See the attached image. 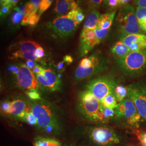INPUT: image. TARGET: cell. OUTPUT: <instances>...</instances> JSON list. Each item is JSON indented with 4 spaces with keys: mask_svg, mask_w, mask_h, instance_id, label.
I'll return each mask as SVG.
<instances>
[{
    "mask_svg": "<svg viewBox=\"0 0 146 146\" xmlns=\"http://www.w3.org/2000/svg\"><path fill=\"white\" fill-rule=\"evenodd\" d=\"M20 70L16 75V81L18 86L27 91L35 90L38 91L41 85L39 84L36 75L31 69L27 67L25 64H19Z\"/></svg>",
    "mask_w": 146,
    "mask_h": 146,
    "instance_id": "cell-11",
    "label": "cell"
},
{
    "mask_svg": "<svg viewBox=\"0 0 146 146\" xmlns=\"http://www.w3.org/2000/svg\"><path fill=\"white\" fill-rule=\"evenodd\" d=\"M78 7L74 0H56L54 11L58 15H66Z\"/></svg>",
    "mask_w": 146,
    "mask_h": 146,
    "instance_id": "cell-17",
    "label": "cell"
},
{
    "mask_svg": "<svg viewBox=\"0 0 146 146\" xmlns=\"http://www.w3.org/2000/svg\"><path fill=\"white\" fill-rule=\"evenodd\" d=\"M89 137L95 143L102 146L118 144L120 140L115 131L107 127H95L89 131Z\"/></svg>",
    "mask_w": 146,
    "mask_h": 146,
    "instance_id": "cell-9",
    "label": "cell"
},
{
    "mask_svg": "<svg viewBox=\"0 0 146 146\" xmlns=\"http://www.w3.org/2000/svg\"><path fill=\"white\" fill-rule=\"evenodd\" d=\"M107 68V61L104 58L94 54L80 61L76 69L74 78L76 81H82L104 71Z\"/></svg>",
    "mask_w": 146,
    "mask_h": 146,
    "instance_id": "cell-3",
    "label": "cell"
},
{
    "mask_svg": "<svg viewBox=\"0 0 146 146\" xmlns=\"http://www.w3.org/2000/svg\"><path fill=\"white\" fill-rule=\"evenodd\" d=\"M101 102L105 107L111 110L116 109L118 106V102L116 100L114 93L107 95L101 101Z\"/></svg>",
    "mask_w": 146,
    "mask_h": 146,
    "instance_id": "cell-24",
    "label": "cell"
},
{
    "mask_svg": "<svg viewBox=\"0 0 146 146\" xmlns=\"http://www.w3.org/2000/svg\"><path fill=\"white\" fill-rule=\"evenodd\" d=\"M102 107L101 101L87 89L79 93L78 99V111L87 120L99 121Z\"/></svg>",
    "mask_w": 146,
    "mask_h": 146,
    "instance_id": "cell-4",
    "label": "cell"
},
{
    "mask_svg": "<svg viewBox=\"0 0 146 146\" xmlns=\"http://www.w3.org/2000/svg\"><path fill=\"white\" fill-rule=\"evenodd\" d=\"M9 70L11 71V73L14 75H17L20 70L19 66H15V65H11L9 68Z\"/></svg>",
    "mask_w": 146,
    "mask_h": 146,
    "instance_id": "cell-41",
    "label": "cell"
},
{
    "mask_svg": "<svg viewBox=\"0 0 146 146\" xmlns=\"http://www.w3.org/2000/svg\"><path fill=\"white\" fill-rule=\"evenodd\" d=\"M31 111V107L29 102L28 104L26 100L19 98L11 102L9 115L15 120L25 122L27 114Z\"/></svg>",
    "mask_w": 146,
    "mask_h": 146,
    "instance_id": "cell-15",
    "label": "cell"
},
{
    "mask_svg": "<svg viewBox=\"0 0 146 146\" xmlns=\"http://www.w3.org/2000/svg\"><path fill=\"white\" fill-rule=\"evenodd\" d=\"M41 0H30L25 5V15L28 17L33 13L38 12Z\"/></svg>",
    "mask_w": 146,
    "mask_h": 146,
    "instance_id": "cell-25",
    "label": "cell"
},
{
    "mask_svg": "<svg viewBox=\"0 0 146 146\" xmlns=\"http://www.w3.org/2000/svg\"><path fill=\"white\" fill-rule=\"evenodd\" d=\"M63 61L66 63V64L69 65L73 62V59L70 55H66L63 58Z\"/></svg>",
    "mask_w": 146,
    "mask_h": 146,
    "instance_id": "cell-45",
    "label": "cell"
},
{
    "mask_svg": "<svg viewBox=\"0 0 146 146\" xmlns=\"http://www.w3.org/2000/svg\"><path fill=\"white\" fill-rule=\"evenodd\" d=\"M104 0H84L86 4L90 11L97 9Z\"/></svg>",
    "mask_w": 146,
    "mask_h": 146,
    "instance_id": "cell-32",
    "label": "cell"
},
{
    "mask_svg": "<svg viewBox=\"0 0 146 146\" xmlns=\"http://www.w3.org/2000/svg\"><path fill=\"white\" fill-rule=\"evenodd\" d=\"M117 62L120 68L128 74L141 73L146 68V50L131 52L117 58Z\"/></svg>",
    "mask_w": 146,
    "mask_h": 146,
    "instance_id": "cell-5",
    "label": "cell"
},
{
    "mask_svg": "<svg viewBox=\"0 0 146 146\" xmlns=\"http://www.w3.org/2000/svg\"><path fill=\"white\" fill-rule=\"evenodd\" d=\"M12 2L13 0H1V5L2 7L5 5H12Z\"/></svg>",
    "mask_w": 146,
    "mask_h": 146,
    "instance_id": "cell-46",
    "label": "cell"
},
{
    "mask_svg": "<svg viewBox=\"0 0 146 146\" xmlns=\"http://www.w3.org/2000/svg\"><path fill=\"white\" fill-rule=\"evenodd\" d=\"M100 43L95 30L82 29L80 35L79 52L81 57L86 55L94 47Z\"/></svg>",
    "mask_w": 146,
    "mask_h": 146,
    "instance_id": "cell-13",
    "label": "cell"
},
{
    "mask_svg": "<svg viewBox=\"0 0 146 146\" xmlns=\"http://www.w3.org/2000/svg\"><path fill=\"white\" fill-rule=\"evenodd\" d=\"M19 1H20V0H13V2H12L13 7H15V6L17 5V3L19 2Z\"/></svg>",
    "mask_w": 146,
    "mask_h": 146,
    "instance_id": "cell-47",
    "label": "cell"
},
{
    "mask_svg": "<svg viewBox=\"0 0 146 146\" xmlns=\"http://www.w3.org/2000/svg\"><path fill=\"white\" fill-rule=\"evenodd\" d=\"M115 115V110L105 107L103 106L101 113L100 116L99 121L102 123L108 122Z\"/></svg>",
    "mask_w": 146,
    "mask_h": 146,
    "instance_id": "cell-27",
    "label": "cell"
},
{
    "mask_svg": "<svg viewBox=\"0 0 146 146\" xmlns=\"http://www.w3.org/2000/svg\"><path fill=\"white\" fill-rule=\"evenodd\" d=\"M139 140L140 141L142 146H146V133H137Z\"/></svg>",
    "mask_w": 146,
    "mask_h": 146,
    "instance_id": "cell-39",
    "label": "cell"
},
{
    "mask_svg": "<svg viewBox=\"0 0 146 146\" xmlns=\"http://www.w3.org/2000/svg\"><path fill=\"white\" fill-rule=\"evenodd\" d=\"M52 1L53 0H41L38 11V13L40 15H42V14L50 7Z\"/></svg>",
    "mask_w": 146,
    "mask_h": 146,
    "instance_id": "cell-31",
    "label": "cell"
},
{
    "mask_svg": "<svg viewBox=\"0 0 146 146\" xmlns=\"http://www.w3.org/2000/svg\"><path fill=\"white\" fill-rule=\"evenodd\" d=\"M131 52L129 47L121 40L115 43L111 48V52L117 58L125 56Z\"/></svg>",
    "mask_w": 146,
    "mask_h": 146,
    "instance_id": "cell-20",
    "label": "cell"
},
{
    "mask_svg": "<svg viewBox=\"0 0 146 146\" xmlns=\"http://www.w3.org/2000/svg\"><path fill=\"white\" fill-rule=\"evenodd\" d=\"M134 4L137 7L146 8V0H133Z\"/></svg>",
    "mask_w": 146,
    "mask_h": 146,
    "instance_id": "cell-40",
    "label": "cell"
},
{
    "mask_svg": "<svg viewBox=\"0 0 146 146\" xmlns=\"http://www.w3.org/2000/svg\"><path fill=\"white\" fill-rule=\"evenodd\" d=\"M66 146V145H65V146Z\"/></svg>",
    "mask_w": 146,
    "mask_h": 146,
    "instance_id": "cell-48",
    "label": "cell"
},
{
    "mask_svg": "<svg viewBox=\"0 0 146 146\" xmlns=\"http://www.w3.org/2000/svg\"><path fill=\"white\" fill-rule=\"evenodd\" d=\"M43 69V68L40 65L37 64L36 66L32 70V72L36 75L37 74H38L40 73L42 71Z\"/></svg>",
    "mask_w": 146,
    "mask_h": 146,
    "instance_id": "cell-44",
    "label": "cell"
},
{
    "mask_svg": "<svg viewBox=\"0 0 146 146\" xmlns=\"http://www.w3.org/2000/svg\"><path fill=\"white\" fill-rule=\"evenodd\" d=\"M31 110L37 120V128L47 134L58 135L61 125L56 110L48 101L44 100L31 101Z\"/></svg>",
    "mask_w": 146,
    "mask_h": 146,
    "instance_id": "cell-1",
    "label": "cell"
},
{
    "mask_svg": "<svg viewBox=\"0 0 146 146\" xmlns=\"http://www.w3.org/2000/svg\"><path fill=\"white\" fill-rule=\"evenodd\" d=\"M48 26L55 35L60 38H65L73 35L78 25L67 14L55 19Z\"/></svg>",
    "mask_w": 146,
    "mask_h": 146,
    "instance_id": "cell-8",
    "label": "cell"
},
{
    "mask_svg": "<svg viewBox=\"0 0 146 146\" xmlns=\"http://www.w3.org/2000/svg\"><path fill=\"white\" fill-rule=\"evenodd\" d=\"M34 146H61V144L52 139L38 137L35 139Z\"/></svg>",
    "mask_w": 146,
    "mask_h": 146,
    "instance_id": "cell-23",
    "label": "cell"
},
{
    "mask_svg": "<svg viewBox=\"0 0 146 146\" xmlns=\"http://www.w3.org/2000/svg\"><path fill=\"white\" fill-rule=\"evenodd\" d=\"M40 46L38 43L31 40L21 41L19 43L17 50L13 54V58L38 61L35 52Z\"/></svg>",
    "mask_w": 146,
    "mask_h": 146,
    "instance_id": "cell-14",
    "label": "cell"
},
{
    "mask_svg": "<svg viewBox=\"0 0 146 146\" xmlns=\"http://www.w3.org/2000/svg\"><path fill=\"white\" fill-rule=\"evenodd\" d=\"M136 15L141 31L146 34V8L136 7Z\"/></svg>",
    "mask_w": 146,
    "mask_h": 146,
    "instance_id": "cell-21",
    "label": "cell"
},
{
    "mask_svg": "<svg viewBox=\"0 0 146 146\" xmlns=\"http://www.w3.org/2000/svg\"><path fill=\"white\" fill-rule=\"evenodd\" d=\"M116 117L124 120L131 125H139L141 116L134 102L129 99H125L118 104L115 109Z\"/></svg>",
    "mask_w": 146,
    "mask_h": 146,
    "instance_id": "cell-7",
    "label": "cell"
},
{
    "mask_svg": "<svg viewBox=\"0 0 146 146\" xmlns=\"http://www.w3.org/2000/svg\"><path fill=\"white\" fill-rule=\"evenodd\" d=\"M12 5H5L1 7V17H5L6 16L8 15L11 12V8H13Z\"/></svg>",
    "mask_w": 146,
    "mask_h": 146,
    "instance_id": "cell-37",
    "label": "cell"
},
{
    "mask_svg": "<svg viewBox=\"0 0 146 146\" xmlns=\"http://www.w3.org/2000/svg\"><path fill=\"white\" fill-rule=\"evenodd\" d=\"M100 15L99 11L97 9L90 11L85 19L83 29L95 30L98 26V23Z\"/></svg>",
    "mask_w": 146,
    "mask_h": 146,
    "instance_id": "cell-19",
    "label": "cell"
},
{
    "mask_svg": "<svg viewBox=\"0 0 146 146\" xmlns=\"http://www.w3.org/2000/svg\"><path fill=\"white\" fill-rule=\"evenodd\" d=\"M120 40L131 49V52L146 50V35L135 34L120 37Z\"/></svg>",
    "mask_w": 146,
    "mask_h": 146,
    "instance_id": "cell-16",
    "label": "cell"
},
{
    "mask_svg": "<svg viewBox=\"0 0 146 146\" xmlns=\"http://www.w3.org/2000/svg\"><path fill=\"white\" fill-rule=\"evenodd\" d=\"M110 30H100L97 28L95 29V32L98 40L100 43L102 42L108 36Z\"/></svg>",
    "mask_w": 146,
    "mask_h": 146,
    "instance_id": "cell-33",
    "label": "cell"
},
{
    "mask_svg": "<svg viewBox=\"0 0 146 146\" xmlns=\"http://www.w3.org/2000/svg\"><path fill=\"white\" fill-rule=\"evenodd\" d=\"M11 102L7 100H5L1 102V109L3 113L9 115V111L11 109Z\"/></svg>",
    "mask_w": 146,
    "mask_h": 146,
    "instance_id": "cell-36",
    "label": "cell"
},
{
    "mask_svg": "<svg viewBox=\"0 0 146 146\" xmlns=\"http://www.w3.org/2000/svg\"><path fill=\"white\" fill-rule=\"evenodd\" d=\"M131 0H104V5L110 11L129 5Z\"/></svg>",
    "mask_w": 146,
    "mask_h": 146,
    "instance_id": "cell-22",
    "label": "cell"
},
{
    "mask_svg": "<svg viewBox=\"0 0 146 146\" xmlns=\"http://www.w3.org/2000/svg\"><path fill=\"white\" fill-rule=\"evenodd\" d=\"M65 64H66L63 61L58 63V65L56 66V69L58 71L60 72H64L65 70Z\"/></svg>",
    "mask_w": 146,
    "mask_h": 146,
    "instance_id": "cell-43",
    "label": "cell"
},
{
    "mask_svg": "<svg viewBox=\"0 0 146 146\" xmlns=\"http://www.w3.org/2000/svg\"><path fill=\"white\" fill-rule=\"evenodd\" d=\"M25 122H27L29 125H37V120L35 116V115L33 114L32 111H31L28 112L27 114L25 119Z\"/></svg>",
    "mask_w": 146,
    "mask_h": 146,
    "instance_id": "cell-34",
    "label": "cell"
},
{
    "mask_svg": "<svg viewBox=\"0 0 146 146\" xmlns=\"http://www.w3.org/2000/svg\"><path fill=\"white\" fill-rule=\"evenodd\" d=\"M27 95L31 101H37L42 99L38 91L35 90H29L26 92Z\"/></svg>",
    "mask_w": 146,
    "mask_h": 146,
    "instance_id": "cell-35",
    "label": "cell"
},
{
    "mask_svg": "<svg viewBox=\"0 0 146 146\" xmlns=\"http://www.w3.org/2000/svg\"><path fill=\"white\" fill-rule=\"evenodd\" d=\"M127 97L135 104L141 117L146 121V85L143 84H131L128 86Z\"/></svg>",
    "mask_w": 146,
    "mask_h": 146,
    "instance_id": "cell-10",
    "label": "cell"
},
{
    "mask_svg": "<svg viewBox=\"0 0 146 146\" xmlns=\"http://www.w3.org/2000/svg\"><path fill=\"white\" fill-rule=\"evenodd\" d=\"M45 55V52L43 48L41 46L37 49L36 51L35 52V56L36 57L38 61L41 60L42 58H44Z\"/></svg>",
    "mask_w": 146,
    "mask_h": 146,
    "instance_id": "cell-38",
    "label": "cell"
},
{
    "mask_svg": "<svg viewBox=\"0 0 146 146\" xmlns=\"http://www.w3.org/2000/svg\"><path fill=\"white\" fill-rule=\"evenodd\" d=\"M36 77L40 85L50 91H58L61 88V80L51 69L43 68Z\"/></svg>",
    "mask_w": 146,
    "mask_h": 146,
    "instance_id": "cell-12",
    "label": "cell"
},
{
    "mask_svg": "<svg viewBox=\"0 0 146 146\" xmlns=\"http://www.w3.org/2000/svg\"><path fill=\"white\" fill-rule=\"evenodd\" d=\"M115 96L117 102L119 103L125 99L128 96V87H125L122 85L116 86L114 91Z\"/></svg>",
    "mask_w": 146,
    "mask_h": 146,
    "instance_id": "cell-28",
    "label": "cell"
},
{
    "mask_svg": "<svg viewBox=\"0 0 146 146\" xmlns=\"http://www.w3.org/2000/svg\"><path fill=\"white\" fill-rule=\"evenodd\" d=\"M116 84L115 80L110 76H102L89 81L87 89L101 101L104 97L114 93Z\"/></svg>",
    "mask_w": 146,
    "mask_h": 146,
    "instance_id": "cell-6",
    "label": "cell"
},
{
    "mask_svg": "<svg viewBox=\"0 0 146 146\" xmlns=\"http://www.w3.org/2000/svg\"><path fill=\"white\" fill-rule=\"evenodd\" d=\"M24 16H25L24 14L14 10V12H13L11 15V25L14 27L18 26L20 22H21Z\"/></svg>",
    "mask_w": 146,
    "mask_h": 146,
    "instance_id": "cell-29",
    "label": "cell"
},
{
    "mask_svg": "<svg viewBox=\"0 0 146 146\" xmlns=\"http://www.w3.org/2000/svg\"><path fill=\"white\" fill-rule=\"evenodd\" d=\"M24 17L27 19L28 26H34L37 25V23L38 22L41 16L38 14V12H37V13L31 14L30 15L28 16V17L25 16H24Z\"/></svg>",
    "mask_w": 146,
    "mask_h": 146,
    "instance_id": "cell-30",
    "label": "cell"
},
{
    "mask_svg": "<svg viewBox=\"0 0 146 146\" xmlns=\"http://www.w3.org/2000/svg\"><path fill=\"white\" fill-rule=\"evenodd\" d=\"M67 14L74 21L77 23L78 25L84 21L85 17L83 11L79 7L70 11Z\"/></svg>",
    "mask_w": 146,
    "mask_h": 146,
    "instance_id": "cell-26",
    "label": "cell"
},
{
    "mask_svg": "<svg viewBox=\"0 0 146 146\" xmlns=\"http://www.w3.org/2000/svg\"><path fill=\"white\" fill-rule=\"evenodd\" d=\"M116 25L120 37L143 34L138 23L135 9L130 4L120 8L116 16Z\"/></svg>",
    "mask_w": 146,
    "mask_h": 146,
    "instance_id": "cell-2",
    "label": "cell"
},
{
    "mask_svg": "<svg viewBox=\"0 0 146 146\" xmlns=\"http://www.w3.org/2000/svg\"><path fill=\"white\" fill-rule=\"evenodd\" d=\"M116 11L101 15L96 28L100 30H110L114 20Z\"/></svg>",
    "mask_w": 146,
    "mask_h": 146,
    "instance_id": "cell-18",
    "label": "cell"
},
{
    "mask_svg": "<svg viewBox=\"0 0 146 146\" xmlns=\"http://www.w3.org/2000/svg\"><path fill=\"white\" fill-rule=\"evenodd\" d=\"M25 64L26 65L27 67H28L32 70L34 69V68L36 66L37 63L35 62V61H33V60H27Z\"/></svg>",
    "mask_w": 146,
    "mask_h": 146,
    "instance_id": "cell-42",
    "label": "cell"
}]
</instances>
